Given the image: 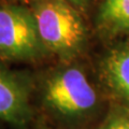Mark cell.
<instances>
[{
  "mask_svg": "<svg viewBox=\"0 0 129 129\" xmlns=\"http://www.w3.org/2000/svg\"><path fill=\"white\" fill-rule=\"evenodd\" d=\"M29 9L47 52L70 56L82 47L85 27L68 0H31Z\"/></svg>",
  "mask_w": 129,
  "mask_h": 129,
  "instance_id": "6da1fadb",
  "label": "cell"
},
{
  "mask_svg": "<svg viewBox=\"0 0 129 129\" xmlns=\"http://www.w3.org/2000/svg\"><path fill=\"white\" fill-rule=\"evenodd\" d=\"M42 106L55 116L79 118L98 103V95L85 73L76 67L62 68L43 79L39 91Z\"/></svg>",
  "mask_w": 129,
  "mask_h": 129,
  "instance_id": "7a4b0ae2",
  "label": "cell"
},
{
  "mask_svg": "<svg viewBox=\"0 0 129 129\" xmlns=\"http://www.w3.org/2000/svg\"><path fill=\"white\" fill-rule=\"evenodd\" d=\"M46 52L29 8L0 5V59L31 61Z\"/></svg>",
  "mask_w": 129,
  "mask_h": 129,
  "instance_id": "3957f363",
  "label": "cell"
},
{
  "mask_svg": "<svg viewBox=\"0 0 129 129\" xmlns=\"http://www.w3.org/2000/svg\"><path fill=\"white\" fill-rule=\"evenodd\" d=\"M32 85L28 76L0 66V119L17 129L31 122Z\"/></svg>",
  "mask_w": 129,
  "mask_h": 129,
  "instance_id": "277c9868",
  "label": "cell"
},
{
  "mask_svg": "<svg viewBox=\"0 0 129 129\" xmlns=\"http://www.w3.org/2000/svg\"><path fill=\"white\" fill-rule=\"evenodd\" d=\"M103 69L113 90L129 102V48L112 52L104 60Z\"/></svg>",
  "mask_w": 129,
  "mask_h": 129,
  "instance_id": "5b68a950",
  "label": "cell"
},
{
  "mask_svg": "<svg viewBox=\"0 0 129 129\" xmlns=\"http://www.w3.org/2000/svg\"><path fill=\"white\" fill-rule=\"evenodd\" d=\"M100 19L111 30L129 29V0H104Z\"/></svg>",
  "mask_w": 129,
  "mask_h": 129,
  "instance_id": "8992f818",
  "label": "cell"
},
{
  "mask_svg": "<svg viewBox=\"0 0 129 129\" xmlns=\"http://www.w3.org/2000/svg\"><path fill=\"white\" fill-rule=\"evenodd\" d=\"M100 129H129V117L122 114L113 115Z\"/></svg>",
  "mask_w": 129,
  "mask_h": 129,
  "instance_id": "52a82bcc",
  "label": "cell"
},
{
  "mask_svg": "<svg viewBox=\"0 0 129 129\" xmlns=\"http://www.w3.org/2000/svg\"><path fill=\"white\" fill-rule=\"evenodd\" d=\"M68 1L73 2V3H75V5H83V3H85L87 0H68Z\"/></svg>",
  "mask_w": 129,
  "mask_h": 129,
  "instance_id": "ba28073f",
  "label": "cell"
},
{
  "mask_svg": "<svg viewBox=\"0 0 129 129\" xmlns=\"http://www.w3.org/2000/svg\"><path fill=\"white\" fill-rule=\"evenodd\" d=\"M39 129H51V128H39Z\"/></svg>",
  "mask_w": 129,
  "mask_h": 129,
  "instance_id": "9c48e42d",
  "label": "cell"
}]
</instances>
